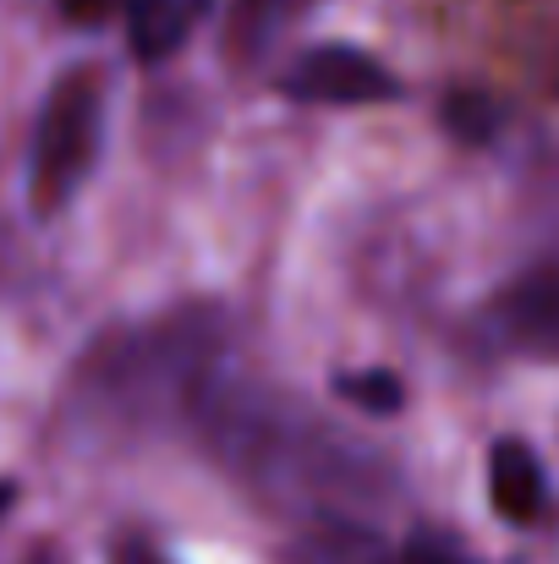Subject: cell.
Wrapping results in <instances>:
<instances>
[{"label":"cell","instance_id":"obj_1","mask_svg":"<svg viewBox=\"0 0 559 564\" xmlns=\"http://www.w3.org/2000/svg\"><path fill=\"white\" fill-rule=\"evenodd\" d=\"M214 318H176V324H154L138 335H121L116 351L83 357V383H94L105 411L121 416H143L160 411L171 400H192L197 383L208 373L214 357Z\"/></svg>","mask_w":559,"mask_h":564},{"label":"cell","instance_id":"obj_2","mask_svg":"<svg viewBox=\"0 0 559 564\" xmlns=\"http://www.w3.org/2000/svg\"><path fill=\"white\" fill-rule=\"evenodd\" d=\"M99 143H105V72L77 66L44 94L33 127V149H28L33 214H55L77 197L88 171L99 165Z\"/></svg>","mask_w":559,"mask_h":564},{"label":"cell","instance_id":"obj_3","mask_svg":"<svg viewBox=\"0 0 559 564\" xmlns=\"http://www.w3.org/2000/svg\"><path fill=\"white\" fill-rule=\"evenodd\" d=\"M280 88L302 105H384L400 94L395 72H384L357 44H313L286 72Z\"/></svg>","mask_w":559,"mask_h":564},{"label":"cell","instance_id":"obj_4","mask_svg":"<svg viewBox=\"0 0 559 564\" xmlns=\"http://www.w3.org/2000/svg\"><path fill=\"white\" fill-rule=\"evenodd\" d=\"M488 324L527 357H559V263L527 269L516 285H505L488 307Z\"/></svg>","mask_w":559,"mask_h":564},{"label":"cell","instance_id":"obj_5","mask_svg":"<svg viewBox=\"0 0 559 564\" xmlns=\"http://www.w3.org/2000/svg\"><path fill=\"white\" fill-rule=\"evenodd\" d=\"M488 494H494V510L516 527H533L544 521L549 510V477H544V460L533 455V444L522 438H499L494 455H488Z\"/></svg>","mask_w":559,"mask_h":564},{"label":"cell","instance_id":"obj_6","mask_svg":"<svg viewBox=\"0 0 559 564\" xmlns=\"http://www.w3.org/2000/svg\"><path fill=\"white\" fill-rule=\"evenodd\" d=\"M214 0H127V44L138 61H171L208 22Z\"/></svg>","mask_w":559,"mask_h":564},{"label":"cell","instance_id":"obj_7","mask_svg":"<svg viewBox=\"0 0 559 564\" xmlns=\"http://www.w3.org/2000/svg\"><path fill=\"white\" fill-rule=\"evenodd\" d=\"M302 564H400L389 549H378L368 532L346 527V521H319L308 549H302Z\"/></svg>","mask_w":559,"mask_h":564},{"label":"cell","instance_id":"obj_8","mask_svg":"<svg viewBox=\"0 0 559 564\" xmlns=\"http://www.w3.org/2000/svg\"><path fill=\"white\" fill-rule=\"evenodd\" d=\"M308 6H313V0H236V17H230L236 44H241V50H264V44L280 39Z\"/></svg>","mask_w":559,"mask_h":564},{"label":"cell","instance_id":"obj_9","mask_svg":"<svg viewBox=\"0 0 559 564\" xmlns=\"http://www.w3.org/2000/svg\"><path fill=\"white\" fill-rule=\"evenodd\" d=\"M335 394H346L352 405L363 411H400V378L395 373H341L335 378Z\"/></svg>","mask_w":559,"mask_h":564},{"label":"cell","instance_id":"obj_10","mask_svg":"<svg viewBox=\"0 0 559 564\" xmlns=\"http://www.w3.org/2000/svg\"><path fill=\"white\" fill-rule=\"evenodd\" d=\"M400 564H472L461 549H450V543H439V538H411L406 543V554Z\"/></svg>","mask_w":559,"mask_h":564},{"label":"cell","instance_id":"obj_11","mask_svg":"<svg viewBox=\"0 0 559 564\" xmlns=\"http://www.w3.org/2000/svg\"><path fill=\"white\" fill-rule=\"evenodd\" d=\"M61 6V17L72 22V28H99L110 11H121L127 0H55Z\"/></svg>","mask_w":559,"mask_h":564},{"label":"cell","instance_id":"obj_12","mask_svg":"<svg viewBox=\"0 0 559 564\" xmlns=\"http://www.w3.org/2000/svg\"><path fill=\"white\" fill-rule=\"evenodd\" d=\"M116 564H171L160 549H149V543H138V538H127L121 549H116Z\"/></svg>","mask_w":559,"mask_h":564},{"label":"cell","instance_id":"obj_13","mask_svg":"<svg viewBox=\"0 0 559 564\" xmlns=\"http://www.w3.org/2000/svg\"><path fill=\"white\" fill-rule=\"evenodd\" d=\"M11 494H17V488H11V482H0V516L11 510Z\"/></svg>","mask_w":559,"mask_h":564},{"label":"cell","instance_id":"obj_14","mask_svg":"<svg viewBox=\"0 0 559 564\" xmlns=\"http://www.w3.org/2000/svg\"><path fill=\"white\" fill-rule=\"evenodd\" d=\"M28 564H61V560H55V554H33Z\"/></svg>","mask_w":559,"mask_h":564}]
</instances>
